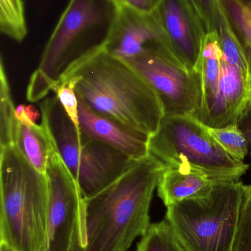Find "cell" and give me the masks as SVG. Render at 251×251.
Returning <instances> with one entry per match:
<instances>
[{
	"label": "cell",
	"mask_w": 251,
	"mask_h": 251,
	"mask_svg": "<svg viewBox=\"0 0 251 251\" xmlns=\"http://www.w3.org/2000/svg\"><path fill=\"white\" fill-rule=\"evenodd\" d=\"M165 168L149 153L107 188L84 200L83 251H127L144 235L151 224L150 205Z\"/></svg>",
	"instance_id": "obj_1"
},
{
	"label": "cell",
	"mask_w": 251,
	"mask_h": 251,
	"mask_svg": "<svg viewBox=\"0 0 251 251\" xmlns=\"http://www.w3.org/2000/svg\"><path fill=\"white\" fill-rule=\"evenodd\" d=\"M61 76H75L77 96L91 110L148 136L165 116L154 90L128 63L94 49L74 62Z\"/></svg>",
	"instance_id": "obj_2"
},
{
	"label": "cell",
	"mask_w": 251,
	"mask_h": 251,
	"mask_svg": "<svg viewBox=\"0 0 251 251\" xmlns=\"http://www.w3.org/2000/svg\"><path fill=\"white\" fill-rule=\"evenodd\" d=\"M0 243L13 251H46L49 188L16 144L0 146Z\"/></svg>",
	"instance_id": "obj_3"
},
{
	"label": "cell",
	"mask_w": 251,
	"mask_h": 251,
	"mask_svg": "<svg viewBox=\"0 0 251 251\" xmlns=\"http://www.w3.org/2000/svg\"><path fill=\"white\" fill-rule=\"evenodd\" d=\"M117 7L112 0H69L29 79L28 101L45 99L74 62L104 45Z\"/></svg>",
	"instance_id": "obj_4"
},
{
	"label": "cell",
	"mask_w": 251,
	"mask_h": 251,
	"mask_svg": "<svg viewBox=\"0 0 251 251\" xmlns=\"http://www.w3.org/2000/svg\"><path fill=\"white\" fill-rule=\"evenodd\" d=\"M244 184L217 181L197 197L167 207L165 220L185 251H233Z\"/></svg>",
	"instance_id": "obj_5"
},
{
	"label": "cell",
	"mask_w": 251,
	"mask_h": 251,
	"mask_svg": "<svg viewBox=\"0 0 251 251\" xmlns=\"http://www.w3.org/2000/svg\"><path fill=\"white\" fill-rule=\"evenodd\" d=\"M40 108L41 124L76 180L84 200L107 188L136 162L83 134L69 119L57 97H46Z\"/></svg>",
	"instance_id": "obj_6"
},
{
	"label": "cell",
	"mask_w": 251,
	"mask_h": 251,
	"mask_svg": "<svg viewBox=\"0 0 251 251\" xmlns=\"http://www.w3.org/2000/svg\"><path fill=\"white\" fill-rule=\"evenodd\" d=\"M148 149L166 167L192 170L214 181H239L249 168L218 144L209 127L189 115L164 116L149 137Z\"/></svg>",
	"instance_id": "obj_7"
},
{
	"label": "cell",
	"mask_w": 251,
	"mask_h": 251,
	"mask_svg": "<svg viewBox=\"0 0 251 251\" xmlns=\"http://www.w3.org/2000/svg\"><path fill=\"white\" fill-rule=\"evenodd\" d=\"M195 72L200 103L193 117L209 128L237 125L251 102V75L223 55L217 31L206 33Z\"/></svg>",
	"instance_id": "obj_8"
},
{
	"label": "cell",
	"mask_w": 251,
	"mask_h": 251,
	"mask_svg": "<svg viewBox=\"0 0 251 251\" xmlns=\"http://www.w3.org/2000/svg\"><path fill=\"white\" fill-rule=\"evenodd\" d=\"M50 137L45 174L49 188L46 251H83L84 199L76 180Z\"/></svg>",
	"instance_id": "obj_9"
},
{
	"label": "cell",
	"mask_w": 251,
	"mask_h": 251,
	"mask_svg": "<svg viewBox=\"0 0 251 251\" xmlns=\"http://www.w3.org/2000/svg\"><path fill=\"white\" fill-rule=\"evenodd\" d=\"M154 90L165 116H194L200 103V88L195 72H190L168 54L147 51L123 60Z\"/></svg>",
	"instance_id": "obj_10"
},
{
	"label": "cell",
	"mask_w": 251,
	"mask_h": 251,
	"mask_svg": "<svg viewBox=\"0 0 251 251\" xmlns=\"http://www.w3.org/2000/svg\"><path fill=\"white\" fill-rule=\"evenodd\" d=\"M103 47L109 54L122 60L150 51H161L176 60L154 12L144 14L123 4L117 7L113 26Z\"/></svg>",
	"instance_id": "obj_11"
},
{
	"label": "cell",
	"mask_w": 251,
	"mask_h": 251,
	"mask_svg": "<svg viewBox=\"0 0 251 251\" xmlns=\"http://www.w3.org/2000/svg\"><path fill=\"white\" fill-rule=\"evenodd\" d=\"M154 13L174 57L195 72L207 32L190 0H161Z\"/></svg>",
	"instance_id": "obj_12"
},
{
	"label": "cell",
	"mask_w": 251,
	"mask_h": 251,
	"mask_svg": "<svg viewBox=\"0 0 251 251\" xmlns=\"http://www.w3.org/2000/svg\"><path fill=\"white\" fill-rule=\"evenodd\" d=\"M80 131L87 137L102 142L133 160L149 155L150 136L118 121L96 113L78 98Z\"/></svg>",
	"instance_id": "obj_13"
},
{
	"label": "cell",
	"mask_w": 251,
	"mask_h": 251,
	"mask_svg": "<svg viewBox=\"0 0 251 251\" xmlns=\"http://www.w3.org/2000/svg\"><path fill=\"white\" fill-rule=\"evenodd\" d=\"M215 181L192 170L166 167L158 184V196L167 207L177 202L204 194Z\"/></svg>",
	"instance_id": "obj_14"
},
{
	"label": "cell",
	"mask_w": 251,
	"mask_h": 251,
	"mask_svg": "<svg viewBox=\"0 0 251 251\" xmlns=\"http://www.w3.org/2000/svg\"><path fill=\"white\" fill-rule=\"evenodd\" d=\"M50 137L44 126L22 125L19 122L14 144L19 147L31 165L39 172L46 174Z\"/></svg>",
	"instance_id": "obj_15"
},
{
	"label": "cell",
	"mask_w": 251,
	"mask_h": 251,
	"mask_svg": "<svg viewBox=\"0 0 251 251\" xmlns=\"http://www.w3.org/2000/svg\"><path fill=\"white\" fill-rule=\"evenodd\" d=\"M249 64L251 75V7L239 0H220Z\"/></svg>",
	"instance_id": "obj_16"
},
{
	"label": "cell",
	"mask_w": 251,
	"mask_h": 251,
	"mask_svg": "<svg viewBox=\"0 0 251 251\" xmlns=\"http://www.w3.org/2000/svg\"><path fill=\"white\" fill-rule=\"evenodd\" d=\"M3 60L0 65V146L14 144L17 119Z\"/></svg>",
	"instance_id": "obj_17"
},
{
	"label": "cell",
	"mask_w": 251,
	"mask_h": 251,
	"mask_svg": "<svg viewBox=\"0 0 251 251\" xmlns=\"http://www.w3.org/2000/svg\"><path fill=\"white\" fill-rule=\"evenodd\" d=\"M1 33L20 42L28 34L23 0H0Z\"/></svg>",
	"instance_id": "obj_18"
},
{
	"label": "cell",
	"mask_w": 251,
	"mask_h": 251,
	"mask_svg": "<svg viewBox=\"0 0 251 251\" xmlns=\"http://www.w3.org/2000/svg\"><path fill=\"white\" fill-rule=\"evenodd\" d=\"M137 251H185L177 240L173 231L166 220L150 224L141 241Z\"/></svg>",
	"instance_id": "obj_19"
},
{
	"label": "cell",
	"mask_w": 251,
	"mask_h": 251,
	"mask_svg": "<svg viewBox=\"0 0 251 251\" xmlns=\"http://www.w3.org/2000/svg\"><path fill=\"white\" fill-rule=\"evenodd\" d=\"M211 135L234 159L244 162L249 154V141L237 125L209 128Z\"/></svg>",
	"instance_id": "obj_20"
},
{
	"label": "cell",
	"mask_w": 251,
	"mask_h": 251,
	"mask_svg": "<svg viewBox=\"0 0 251 251\" xmlns=\"http://www.w3.org/2000/svg\"><path fill=\"white\" fill-rule=\"evenodd\" d=\"M78 79L75 76H61L60 80L53 86L52 91L56 94L63 108L69 119L80 130L78 119V102L75 87Z\"/></svg>",
	"instance_id": "obj_21"
},
{
	"label": "cell",
	"mask_w": 251,
	"mask_h": 251,
	"mask_svg": "<svg viewBox=\"0 0 251 251\" xmlns=\"http://www.w3.org/2000/svg\"><path fill=\"white\" fill-rule=\"evenodd\" d=\"M233 251H251V184L244 185Z\"/></svg>",
	"instance_id": "obj_22"
},
{
	"label": "cell",
	"mask_w": 251,
	"mask_h": 251,
	"mask_svg": "<svg viewBox=\"0 0 251 251\" xmlns=\"http://www.w3.org/2000/svg\"><path fill=\"white\" fill-rule=\"evenodd\" d=\"M204 25L206 32L217 31L221 7L220 0H190Z\"/></svg>",
	"instance_id": "obj_23"
},
{
	"label": "cell",
	"mask_w": 251,
	"mask_h": 251,
	"mask_svg": "<svg viewBox=\"0 0 251 251\" xmlns=\"http://www.w3.org/2000/svg\"><path fill=\"white\" fill-rule=\"evenodd\" d=\"M161 0H122V4L135 11L151 14L157 8Z\"/></svg>",
	"instance_id": "obj_24"
},
{
	"label": "cell",
	"mask_w": 251,
	"mask_h": 251,
	"mask_svg": "<svg viewBox=\"0 0 251 251\" xmlns=\"http://www.w3.org/2000/svg\"><path fill=\"white\" fill-rule=\"evenodd\" d=\"M237 125L244 133L249 141V154L251 156V102Z\"/></svg>",
	"instance_id": "obj_25"
},
{
	"label": "cell",
	"mask_w": 251,
	"mask_h": 251,
	"mask_svg": "<svg viewBox=\"0 0 251 251\" xmlns=\"http://www.w3.org/2000/svg\"><path fill=\"white\" fill-rule=\"evenodd\" d=\"M25 113L28 116V119L32 122V123L36 124V120L39 116V113L37 111L35 107L32 105L25 106Z\"/></svg>",
	"instance_id": "obj_26"
},
{
	"label": "cell",
	"mask_w": 251,
	"mask_h": 251,
	"mask_svg": "<svg viewBox=\"0 0 251 251\" xmlns=\"http://www.w3.org/2000/svg\"><path fill=\"white\" fill-rule=\"evenodd\" d=\"M0 251H13L4 243H0Z\"/></svg>",
	"instance_id": "obj_27"
},
{
	"label": "cell",
	"mask_w": 251,
	"mask_h": 251,
	"mask_svg": "<svg viewBox=\"0 0 251 251\" xmlns=\"http://www.w3.org/2000/svg\"><path fill=\"white\" fill-rule=\"evenodd\" d=\"M240 2L243 3L246 5L249 6L251 7V0H239Z\"/></svg>",
	"instance_id": "obj_28"
},
{
	"label": "cell",
	"mask_w": 251,
	"mask_h": 251,
	"mask_svg": "<svg viewBox=\"0 0 251 251\" xmlns=\"http://www.w3.org/2000/svg\"><path fill=\"white\" fill-rule=\"evenodd\" d=\"M112 1H113V2L118 6V7H119V6L122 5V0H112Z\"/></svg>",
	"instance_id": "obj_29"
}]
</instances>
